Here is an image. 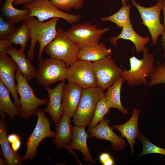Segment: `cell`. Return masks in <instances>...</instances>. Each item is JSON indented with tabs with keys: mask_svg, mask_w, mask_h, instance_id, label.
I'll list each match as a JSON object with an SVG mask.
<instances>
[{
	"mask_svg": "<svg viewBox=\"0 0 165 165\" xmlns=\"http://www.w3.org/2000/svg\"><path fill=\"white\" fill-rule=\"evenodd\" d=\"M59 19L53 18L44 22L39 21L34 16L28 17L26 19L31 33V42L27 53L29 59L31 60L33 57L34 49L37 41L40 46L38 61L42 59V54L45 47L56 35V25Z\"/></svg>",
	"mask_w": 165,
	"mask_h": 165,
	"instance_id": "6da1fadb",
	"label": "cell"
},
{
	"mask_svg": "<svg viewBox=\"0 0 165 165\" xmlns=\"http://www.w3.org/2000/svg\"><path fill=\"white\" fill-rule=\"evenodd\" d=\"M143 57L139 59L134 56L129 58L130 68L128 70H123L121 77L129 86L141 85L147 86L148 82L146 78H149L154 68V55L149 53V49L145 46Z\"/></svg>",
	"mask_w": 165,
	"mask_h": 165,
	"instance_id": "7a4b0ae2",
	"label": "cell"
},
{
	"mask_svg": "<svg viewBox=\"0 0 165 165\" xmlns=\"http://www.w3.org/2000/svg\"><path fill=\"white\" fill-rule=\"evenodd\" d=\"M15 79L16 90L20 96L19 116L21 118L27 119L30 116L36 115L38 107L47 105L49 100L46 98L40 99L35 95L34 89L18 68L15 73Z\"/></svg>",
	"mask_w": 165,
	"mask_h": 165,
	"instance_id": "3957f363",
	"label": "cell"
},
{
	"mask_svg": "<svg viewBox=\"0 0 165 165\" xmlns=\"http://www.w3.org/2000/svg\"><path fill=\"white\" fill-rule=\"evenodd\" d=\"M54 39L45 47V53L52 57L62 61L70 66L78 60L79 49L60 28Z\"/></svg>",
	"mask_w": 165,
	"mask_h": 165,
	"instance_id": "277c9868",
	"label": "cell"
},
{
	"mask_svg": "<svg viewBox=\"0 0 165 165\" xmlns=\"http://www.w3.org/2000/svg\"><path fill=\"white\" fill-rule=\"evenodd\" d=\"M105 95L104 91L97 86L84 89L73 117L75 126H89L98 101Z\"/></svg>",
	"mask_w": 165,
	"mask_h": 165,
	"instance_id": "5b68a950",
	"label": "cell"
},
{
	"mask_svg": "<svg viewBox=\"0 0 165 165\" xmlns=\"http://www.w3.org/2000/svg\"><path fill=\"white\" fill-rule=\"evenodd\" d=\"M109 30L108 28H98L96 25L86 22L73 25L64 31L80 50L99 43L102 36Z\"/></svg>",
	"mask_w": 165,
	"mask_h": 165,
	"instance_id": "8992f818",
	"label": "cell"
},
{
	"mask_svg": "<svg viewBox=\"0 0 165 165\" xmlns=\"http://www.w3.org/2000/svg\"><path fill=\"white\" fill-rule=\"evenodd\" d=\"M68 66L64 62L52 57L39 61L36 78L44 87L67 78Z\"/></svg>",
	"mask_w": 165,
	"mask_h": 165,
	"instance_id": "52a82bcc",
	"label": "cell"
},
{
	"mask_svg": "<svg viewBox=\"0 0 165 165\" xmlns=\"http://www.w3.org/2000/svg\"><path fill=\"white\" fill-rule=\"evenodd\" d=\"M30 12L28 17L34 16L41 22L57 17L65 20L70 24L76 23L81 18L79 15H74L61 10L53 5L50 0H36L23 5Z\"/></svg>",
	"mask_w": 165,
	"mask_h": 165,
	"instance_id": "ba28073f",
	"label": "cell"
},
{
	"mask_svg": "<svg viewBox=\"0 0 165 165\" xmlns=\"http://www.w3.org/2000/svg\"><path fill=\"white\" fill-rule=\"evenodd\" d=\"M43 110H38V119L36 126L26 141L27 149L22 160H28L34 159L36 156L38 147L41 141L48 137H55L56 133L50 129L51 124L45 115Z\"/></svg>",
	"mask_w": 165,
	"mask_h": 165,
	"instance_id": "9c48e42d",
	"label": "cell"
},
{
	"mask_svg": "<svg viewBox=\"0 0 165 165\" xmlns=\"http://www.w3.org/2000/svg\"><path fill=\"white\" fill-rule=\"evenodd\" d=\"M163 1L158 0L155 6L148 7L140 5L135 0L131 1L140 14L142 21V24L148 28L154 46L156 45L159 36L165 31V28L160 20V12L163 8Z\"/></svg>",
	"mask_w": 165,
	"mask_h": 165,
	"instance_id": "30bf717a",
	"label": "cell"
},
{
	"mask_svg": "<svg viewBox=\"0 0 165 165\" xmlns=\"http://www.w3.org/2000/svg\"><path fill=\"white\" fill-rule=\"evenodd\" d=\"M92 63L97 80V86L104 91L121 76L123 70L111 58V56Z\"/></svg>",
	"mask_w": 165,
	"mask_h": 165,
	"instance_id": "8fae6325",
	"label": "cell"
},
{
	"mask_svg": "<svg viewBox=\"0 0 165 165\" xmlns=\"http://www.w3.org/2000/svg\"><path fill=\"white\" fill-rule=\"evenodd\" d=\"M67 79L83 89L97 86L93 63L90 61L78 60L68 68Z\"/></svg>",
	"mask_w": 165,
	"mask_h": 165,
	"instance_id": "7c38bea8",
	"label": "cell"
},
{
	"mask_svg": "<svg viewBox=\"0 0 165 165\" xmlns=\"http://www.w3.org/2000/svg\"><path fill=\"white\" fill-rule=\"evenodd\" d=\"M18 67L6 54L0 55V80L11 93L16 105L20 109L19 99L15 82V73Z\"/></svg>",
	"mask_w": 165,
	"mask_h": 165,
	"instance_id": "4fadbf2b",
	"label": "cell"
},
{
	"mask_svg": "<svg viewBox=\"0 0 165 165\" xmlns=\"http://www.w3.org/2000/svg\"><path fill=\"white\" fill-rule=\"evenodd\" d=\"M87 132L91 137L110 142L111 148L114 151L122 149L126 146V142L122 137L116 134L109 126L107 117H104L95 127L88 128Z\"/></svg>",
	"mask_w": 165,
	"mask_h": 165,
	"instance_id": "5bb4252c",
	"label": "cell"
},
{
	"mask_svg": "<svg viewBox=\"0 0 165 165\" xmlns=\"http://www.w3.org/2000/svg\"><path fill=\"white\" fill-rule=\"evenodd\" d=\"M83 90L81 87L75 83L68 82L64 84L62 94L63 114L73 117Z\"/></svg>",
	"mask_w": 165,
	"mask_h": 165,
	"instance_id": "9a60e30c",
	"label": "cell"
},
{
	"mask_svg": "<svg viewBox=\"0 0 165 165\" xmlns=\"http://www.w3.org/2000/svg\"><path fill=\"white\" fill-rule=\"evenodd\" d=\"M65 80L61 81L58 85L52 89L49 86L45 87L49 97L47 106L43 109L51 117L53 122L56 126L59 122L63 112L62 106V94Z\"/></svg>",
	"mask_w": 165,
	"mask_h": 165,
	"instance_id": "2e32d148",
	"label": "cell"
},
{
	"mask_svg": "<svg viewBox=\"0 0 165 165\" xmlns=\"http://www.w3.org/2000/svg\"><path fill=\"white\" fill-rule=\"evenodd\" d=\"M85 126H72V138L69 145H64L70 151L77 150L83 155V159L85 162L95 164L96 161L90 154L87 144L89 137L88 133L86 131Z\"/></svg>",
	"mask_w": 165,
	"mask_h": 165,
	"instance_id": "e0dca14e",
	"label": "cell"
},
{
	"mask_svg": "<svg viewBox=\"0 0 165 165\" xmlns=\"http://www.w3.org/2000/svg\"><path fill=\"white\" fill-rule=\"evenodd\" d=\"M139 110L136 108L133 109V114L131 118L126 122L121 125H114L112 127L113 129L118 130L121 137H125L127 140L131 148V153L134 152V144L135 139L138 138L139 132L138 123Z\"/></svg>",
	"mask_w": 165,
	"mask_h": 165,
	"instance_id": "ac0fdd59",
	"label": "cell"
},
{
	"mask_svg": "<svg viewBox=\"0 0 165 165\" xmlns=\"http://www.w3.org/2000/svg\"><path fill=\"white\" fill-rule=\"evenodd\" d=\"M24 50H18L11 45L7 50L6 54L10 56L23 76L30 81L36 78L37 71L31 60L26 57Z\"/></svg>",
	"mask_w": 165,
	"mask_h": 165,
	"instance_id": "d6986e66",
	"label": "cell"
},
{
	"mask_svg": "<svg viewBox=\"0 0 165 165\" xmlns=\"http://www.w3.org/2000/svg\"><path fill=\"white\" fill-rule=\"evenodd\" d=\"M120 39L130 41L134 45L138 54L143 52L145 45L150 40L148 36L143 37L138 35L134 30L131 24L123 28L118 36L110 38L109 40L112 44L116 46L118 40Z\"/></svg>",
	"mask_w": 165,
	"mask_h": 165,
	"instance_id": "ffe728a7",
	"label": "cell"
},
{
	"mask_svg": "<svg viewBox=\"0 0 165 165\" xmlns=\"http://www.w3.org/2000/svg\"><path fill=\"white\" fill-rule=\"evenodd\" d=\"M7 127L4 119L0 120V144L2 154L9 165H21L22 157L11 148L7 135Z\"/></svg>",
	"mask_w": 165,
	"mask_h": 165,
	"instance_id": "44dd1931",
	"label": "cell"
},
{
	"mask_svg": "<svg viewBox=\"0 0 165 165\" xmlns=\"http://www.w3.org/2000/svg\"><path fill=\"white\" fill-rule=\"evenodd\" d=\"M56 134L54 141L55 145L58 149L63 148L70 143L72 138L71 117L63 114L58 124L56 126Z\"/></svg>",
	"mask_w": 165,
	"mask_h": 165,
	"instance_id": "7402d4cb",
	"label": "cell"
},
{
	"mask_svg": "<svg viewBox=\"0 0 165 165\" xmlns=\"http://www.w3.org/2000/svg\"><path fill=\"white\" fill-rule=\"evenodd\" d=\"M112 54L111 49H108L103 42L79 50L77 55L78 60L96 61Z\"/></svg>",
	"mask_w": 165,
	"mask_h": 165,
	"instance_id": "603a6c76",
	"label": "cell"
},
{
	"mask_svg": "<svg viewBox=\"0 0 165 165\" xmlns=\"http://www.w3.org/2000/svg\"><path fill=\"white\" fill-rule=\"evenodd\" d=\"M10 92L0 80V116L4 119L6 114L13 120L15 116H19V109L12 101Z\"/></svg>",
	"mask_w": 165,
	"mask_h": 165,
	"instance_id": "cb8c5ba5",
	"label": "cell"
},
{
	"mask_svg": "<svg viewBox=\"0 0 165 165\" xmlns=\"http://www.w3.org/2000/svg\"><path fill=\"white\" fill-rule=\"evenodd\" d=\"M124 82V80L121 76L115 82L107 89V91L105 93V95L111 108H117L125 114L127 113L128 110L122 105L120 99L121 88Z\"/></svg>",
	"mask_w": 165,
	"mask_h": 165,
	"instance_id": "d4e9b609",
	"label": "cell"
},
{
	"mask_svg": "<svg viewBox=\"0 0 165 165\" xmlns=\"http://www.w3.org/2000/svg\"><path fill=\"white\" fill-rule=\"evenodd\" d=\"M14 0H6L1 11L7 20L14 24L24 21L29 15L30 10L27 9H18L13 6Z\"/></svg>",
	"mask_w": 165,
	"mask_h": 165,
	"instance_id": "484cf974",
	"label": "cell"
},
{
	"mask_svg": "<svg viewBox=\"0 0 165 165\" xmlns=\"http://www.w3.org/2000/svg\"><path fill=\"white\" fill-rule=\"evenodd\" d=\"M131 6L126 4L122 7L116 13L110 16L102 17L103 21H110L116 24L121 29L131 24L130 19V12Z\"/></svg>",
	"mask_w": 165,
	"mask_h": 165,
	"instance_id": "4316f807",
	"label": "cell"
},
{
	"mask_svg": "<svg viewBox=\"0 0 165 165\" xmlns=\"http://www.w3.org/2000/svg\"><path fill=\"white\" fill-rule=\"evenodd\" d=\"M30 38V30L25 20L19 28L6 38L7 39L11 44L14 43L16 45H20L21 49L24 50L27 42Z\"/></svg>",
	"mask_w": 165,
	"mask_h": 165,
	"instance_id": "83f0119b",
	"label": "cell"
},
{
	"mask_svg": "<svg viewBox=\"0 0 165 165\" xmlns=\"http://www.w3.org/2000/svg\"><path fill=\"white\" fill-rule=\"evenodd\" d=\"M110 108L105 95L97 103L88 128H93L97 125L104 119V116L109 113Z\"/></svg>",
	"mask_w": 165,
	"mask_h": 165,
	"instance_id": "f1b7e54d",
	"label": "cell"
},
{
	"mask_svg": "<svg viewBox=\"0 0 165 165\" xmlns=\"http://www.w3.org/2000/svg\"><path fill=\"white\" fill-rule=\"evenodd\" d=\"M150 81L147 87L160 84H164L165 88V68L163 64L156 65L151 73L149 78Z\"/></svg>",
	"mask_w": 165,
	"mask_h": 165,
	"instance_id": "f546056e",
	"label": "cell"
},
{
	"mask_svg": "<svg viewBox=\"0 0 165 165\" xmlns=\"http://www.w3.org/2000/svg\"><path fill=\"white\" fill-rule=\"evenodd\" d=\"M51 3L60 10L68 11L73 9H81L85 0H50Z\"/></svg>",
	"mask_w": 165,
	"mask_h": 165,
	"instance_id": "4dcf8cb0",
	"label": "cell"
},
{
	"mask_svg": "<svg viewBox=\"0 0 165 165\" xmlns=\"http://www.w3.org/2000/svg\"><path fill=\"white\" fill-rule=\"evenodd\" d=\"M138 138L143 145V150L139 156L150 153H158L165 155V149L158 147L151 143L142 134L140 133Z\"/></svg>",
	"mask_w": 165,
	"mask_h": 165,
	"instance_id": "1f68e13d",
	"label": "cell"
},
{
	"mask_svg": "<svg viewBox=\"0 0 165 165\" xmlns=\"http://www.w3.org/2000/svg\"><path fill=\"white\" fill-rule=\"evenodd\" d=\"M17 28L14 24L4 19L2 16H0V39H5L15 32Z\"/></svg>",
	"mask_w": 165,
	"mask_h": 165,
	"instance_id": "d6a6232c",
	"label": "cell"
},
{
	"mask_svg": "<svg viewBox=\"0 0 165 165\" xmlns=\"http://www.w3.org/2000/svg\"><path fill=\"white\" fill-rule=\"evenodd\" d=\"M99 159L100 162L103 165H113L115 163L113 159L108 152L101 153L99 155Z\"/></svg>",
	"mask_w": 165,
	"mask_h": 165,
	"instance_id": "836d02e7",
	"label": "cell"
},
{
	"mask_svg": "<svg viewBox=\"0 0 165 165\" xmlns=\"http://www.w3.org/2000/svg\"><path fill=\"white\" fill-rule=\"evenodd\" d=\"M11 45L7 39H0V55L6 54L7 50Z\"/></svg>",
	"mask_w": 165,
	"mask_h": 165,
	"instance_id": "e575fe53",
	"label": "cell"
},
{
	"mask_svg": "<svg viewBox=\"0 0 165 165\" xmlns=\"http://www.w3.org/2000/svg\"><path fill=\"white\" fill-rule=\"evenodd\" d=\"M20 138L12 142L10 144L13 150L15 152H17L21 145Z\"/></svg>",
	"mask_w": 165,
	"mask_h": 165,
	"instance_id": "d590c367",
	"label": "cell"
},
{
	"mask_svg": "<svg viewBox=\"0 0 165 165\" xmlns=\"http://www.w3.org/2000/svg\"><path fill=\"white\" fill-rule=\"evenodd\" d=\"M36 0H14L13 4L15 5H24L34 2Z\"/></svg>",
	"mask_w": 165,
	"mask_h": 165,
	"instance_id": "8d00e7d4",
	"label": "cell"
},
{
	"mask_svg": "<svg viewBox=\"0 0 165 165\" xmlns=\"http://www.w3.org/2000/svg\"><path fill=\"white\" fill-rule=\"evenodd\" d=\"M161 35L162 36L161 42L163 51V55L165 57V31Z\"/></svg>",
	"mask_w": 165,
	"mask_h": 165,
	"instance_id": "74e56055",
	"label": "cell"
},
{
	"mask_svg": "<svg viewBox=\"0 0 165 165\" xmlns=\"http://www.w3.org/2000/svg\"><path fill=\"white\" fill-rule=\"evenodd\" d=\"M164 15V24L163 26L165 28V0L163 1V9Z\"/></svg>",
	"mask_w": 165,
	"mask_h": 165,
	"instance_id": "f35d334b",
	"label": "cell"
},
{
	"mask_svg": "<svg viewBox=\"0 0 165 165\" xmlns=\"http://www.w3.org/2000/svg\"><path fill=\"white\" fill-rule=\"evenodd\" d=\"M7 164V162L5 159H3L2 158L0 157V165H5Z\"/></svg>",
	"mask_w": 165,
	"mask_h": 165,
	"instance_id": "ab89813d",
	"label": "cell"
},
{
	"mask_svg": "<svg viewBox=\"0 0 165 165\" xmlns=\"http://www.w3.org/2000/svg\"><path fill=\"white\" fill-rule=\"evenodd\" d=\"M122 5H124L127 4V2L128 0H121Z\"/></svg>",
	"mask_w": 165,
	"mask_h": 165,
	"instance_id": "60d3db41",
	"label": "cell"
},
{
	"mask_svg": "<svg viewBox=\"0 0 165 165\" xmlns=\"http://www.w3.org/2000/svg\"><path fill=\"white\" fill-rule=\"evenodd\" d=\"M163 65H164V67L165 68V61L164 63V64H163Z\"/></svg>",
	"mask_w": 165,
	"mask_h": 165,
	"instance_id": "b9f144b4",
	"label": "cell"
},
{
	"mask_svg": "<svg viewBox=\"0 0 165 165\" xmlns=\"http://www.w3.org/2000/svg\"><path fill=\"white\" fill-rule=\"evenodd\" d=\"M2 0H0V1H1Z\"/></svg>",
	"mask_w": 165,
	"mask_h": 165,
	"instance_id": "7bdbcfd3",
	"label": "cell"
}]
</instances>
